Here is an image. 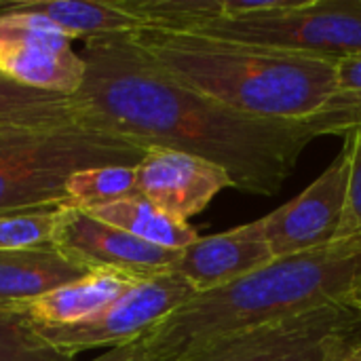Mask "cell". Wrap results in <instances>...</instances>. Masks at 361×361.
Returning a JSON list of instances; mask_svg holds the SVG:
<instances>
[{"label": "cell", "mask_w": 361, "mask_h": 361, "mask_svg": "<svg viewBox=\"0 0 361 361\" xmlns=\"http://www.w3.org/2000/svg\"><path fill=\"white\" fill-rule=\"evenodd\" d=\"M85 80L74 93L87 125L146 148H167L222 167L233 188L271 197L319 137L309 121L258 118L178 82L129 38L85 42Z\"/></svg>", "instance_id": "6da1fadb"}, {"label": "cell", "mask_w": 361, "mask_h": 361, "mask_svg": "<svg viewBox=\"0 0 361 361\" xmlns=\"http://www.w3.org/2000/svg\"><path fill=\"white\" fill-rule=\"evenodd\" d=\"M361 279V241L281 258L231 286L195 294L137 341L161 361H186L243 332L345 305Z\"/></svg>", "instance_id": "7a4b0ae2"}, {"label": "cell", "mask_w": 361, "mask_h": 361, "mask_svg": "<svg viewBox=\"0 0 361 361\" xmlns=\"http://www.w3.org/2000/svg\"><path fill=\"white\" fill-rule=\"evenodd\" d=\"M129 38L178 82L250 116L307 121L336 93V59L157 27Z\"/></svg>", "instance_id": "3957f363"}, {"label": "cell", "mask_w": 361, "mask_h": 361, "mask_svg": "<svg viewBox=\"0 0 361 361\" xmlns=\"http://www.w3.org/2000/svg\"><path fill=\"white\" fill-rule=\"evenodd\" d=\"M150 148L112 131L68 127H0V216L66 205V182L102 165L137 167Z\"/></svg>", "instance_id": "277c9868"}, {"label": "cell", "mask_w": 361, "mask_h": 361, "mask_svg": "<svg viewBox=\"0 0 361 361\" xmlns=\"http://www.w3.org/2000/svg\"><path fill=\"white\" fill-rule=\"evenodd\" d=\"M188 34L338 61L361 53V0H288L277 11L216 21Z\"/></svg>", "instance_id": "5b68a950"}, {"label": "cell", "mask_w": 361, "mask_h": 361, "mask_svg": "<svg viewBox=\"0 0 361 361\" xmlns=\"http://www.w3.org/2000/svg\"><path fill=\"white\" fill-rule=\"evenodd\" d=\"M197 292L176 273H163L135 281L123 296L110 302L97 315L63 328H32L51 349L76 357L82 351L99 347H121L137 341L161 324L176 309L186 305Z\"/></svg>", "instance_id": "8992f818"}, {"label": "cell", "mask_w": 361, "mask_h": 361, "mask_svg": "<svg viewBox=\"0 0 361 361\" xmlns=\"http://www.w3.org/2000/svg\"><path fill=\"white\" fill-rule=\"evenodd\" d=\"M351 171V146L345 144L328 169L290 203L254 220L260 237L269 243L275 260L292 258L334 243L343 222Z\"/></svg>", "instance_id": "52a82bcc"}, {"label": "cell", "mask_w": 361, "mask_h": 361, "mask_svg": "<svg viewBox=\"0 0 361 361\" xmlns=\"http://www.w3.org/2000/svg\"><path fill=\"white\" fill-rule=\"evenodd\" d=\"M360 330L357 311L332 305L220 341L186 361H322L336 338Z\"/></svg>", "instance_id": "ba28073f"}, {"label": "cell", "mask_w": 361, "mask_h": 361, "mask_svg": "<svg viewBox=\"0 0 361 361\" xmlns=\"http://www.w3.org/2000/svg\"><path fill=\"white\" fill-rule=\"evenodd\" d=\"M0 74L23 87L74 95L85 80V59L55 23L15 13L0 17Z\"/></svg>", "instance_id": "9c48e42d"}, {"label": "cell", "mask_w": 361, "mask_h": 361, "mask_svg": "<svg viewBox=\"0 0 361 361\" xmlns=\"http://www.w3.org/2000/svg\"><path fill=\"white\" fill-rule=\"evenodd\" d=\"M53 245L74 264L93 273L110 271L148 279L176 269L180 252L163 250L76 207H63Z\"/></svg>", "instance_id": "30bf717a"}, {"label": "cell", "mask_w": 361, "mask_h": 361, "mask_svg": "<svg viewBox=\"0 0 361 361\" xmlns=\"http://www.w3.org/2000/svg\"><path fill=\"white\" fill-rule=\"evenodd\" d=\"M137 195L178 222L201 214L220 190L233 188L228 173L216 163L167 148H150L135 167Z\"/></svg>", "instance_id": "8fae6325"}, {"label": "cell", "mask_w": 361, "mask_h": 361, "mask_svg": "<svg viewBox=\"0 0 361 361\" xmlns=\"http://www.w3.org/2000/svg\"><path fill=\"white\" fill-rule=\"evenodd\" d=\"M275 262L269 243L260 237L254 222L235 226L226 233L199 237L180 252L176 273L197 292H212L231 286Z\"/></svg>", "instance_id": "7c38bea8"}, {"label": "cell", "mask_w": 361, "mask_h": 361, "mask_svg": "<svg viewBox=\"0 0 361 361\" xmlns=\"http://www.w3.org/2000/svg\"><path fill=\"white\" fill-rule=\"evenodd\" d=\"M135 281L140 279L110 271H93L82 279L55 288L53 292L30 302L15 305L4 313L23 319L30 328L74 326L104 311L110 302L123 296Z\"/></svg>", "instance_id": "4fadbf2b"}, {"label": "cell", "mask_w": 361, "mask_h": 361, "mask_svg": "<svg viewBox=\"0 0 361 361\" xmlns=\"http://www.w3.org/2000/svg\"><path fill=\"white\" fill-rule=\"evenodd\" d=\"M15 13L40 15L72 40L82 38L85 42L144 27L116 0H0V17Z\"/></svg>", "instance_id": "5bb4252c"}, {"label": "cell", "mask_w": 361, "mask_h": 361, "mask_svg": "<svg viewBox=\"0 0 361 361\" xmlns=\"http://www.w3.org/2000/svg\"><path fill=\"white\" fill-rule=\"evenodd\" d=\"M85 275L89 271L68 260L55 245L0 252V311L40 298Z\"/></svg>", "instance_id": "9a60e30c"}, {"label": "cell", "mask_w": 361, "mask_h": 361, "mask_svg": "<svg viewBox=\"0 0 361 361\" xmlns=\"http://www.w3.org/2000/svg\"><path fill=\"white\" fill-rule=\"evenodd\" d=\"M144 27L195 32L216 21H235L271 13L288 0H116Z\"/></svg>", "instance_id": "2e32d148"}, {"label": "cell", "mask_w": 361, "mask_h": 361, "mask_svg": "<svg viewBox=\"0 0 361 361\" xmlns=\"http://www.w3.org/2000/svg\"><path fill=\"white\" fill-rule=\"evenodd\" d=\"M68 125H87L85 112L74 95L23 87L0 74V127Z\"/></svg>", "instance_id": "e0dca14e"}, {"label": "cell", "mask_w": 361, "mask_h": 361, "mask_svg": "<svg viewBox=\"0 0 361 361\" xmlns=\"http://www.w3.org/2000/svg\"><path fill=\"white\" fill-rule=\"evenodd\" d=\"M89 214L163 250L182 252L199 239V233L190 224L173 220L142 195L127 197Z\"/></svg>", "instance_id": "ac0fdd59"}, {"label": "cell", "mask_w": 361, "mask_h": 361, "mask_svg": "<svg viewBox=\"0 0 361 361\" xmlns=\"http://www.w3.org/2000/svg\"><path fill=\"white\" fill-rule=\"evenodd\" d=\"M137 195L135 167L102 165L76 171L66 182V207L95 212Z\"/></svg>", "instance_id": "d6986e66"}, {"label": "cell", "mask_w": 361, "mask_h": 361, "mask_svg": "<svg viewBox=\"0 0 361 361\" xmlns=\"http://www.w3.org/2000/svg\"><path fill=\"white\" fill-rule=\"evenodd\" d=\"M66 205H40L0 216V252L53 245L61 209Z\"/></svg>", "instance_id": "ffe728a7"}, {"label": "cell", "mask_w": 361, "mask_h": 361, "mask_svg": "<svg viewBox=\"0 0 361 361\" xmlns=\"http://www.w3.org/2000/svg\"><path fill=\"white\" fill-rule=\"evenodd\" d=\"M0 361H74L51 349L23 319L0 311Z\"/></svg>", "instance_id": "44dd1931"}, {"label": "cell", "mask_w": 361, "mask_h": 361, "mask_svg": "<svg viewBox=\"0 0 361 361\" xmlns=\"http://www.w3.org/2000/svg\"><path fill=\"white\" fill-rule=\"evenodd\" d=\"M345 137L349 140L351 146V171H349L345 214L334 243L361 241V127L349 131Z\"/></svg>", "instance_id": "7402d4cb"}, {"label": "cell", "mask_w": 361, "mask_h": 361, "mask_svg": "<svg viewBox=\"0 0 361 361\" xmlns=\"http://www.w3.org/2000/svg\"><path fill=\"white\" fill-rule=\"evenodd\" d=\"M336 91L361 93V53L347 55L336 61Z\"/></svg>", "instance_id": "603a6c76"}, {"label": "cell", "mask_w": 361, "mask_h": 361, "mask_svg": "<svg viewBox=\"0 0 361 361\" xmlns=\"http://www.w3.org/2000/svg\"><path fill=\"white\" fill-rule=\"evenodd\" d=\"M322 361H361V336L360 334H345L336 338Z\"/></svg>", "instance_id": "cb8c5ba5"}, {"label": "cell", "mask_w": 361, "mask_h": 361, "mask_svg": "<svg viewBox=\"0 0 361 361\" xmlns=\"http://www.w3.org/2000/svg\"><path fill=\"white\" fill-rule=\"evenodd\" d=\"M91 361H161L157 360L154 355H150L146 351V347L140 343V341H133V343H127V345H121V347H114V349H108L106 353L93 357Z\"/></svg>", "instance_id": "d4e9b609"}, {"label": "cell", "mask_w": 361, "mask_h": 361, "mask_svg": "<svg viewBox=\"0 0 361 361\" xmlns=\"http://www.w3.org/2000/svg\"><path fill=\"white\" fill-rule=\"evenodd\" d=\"M345 307H349V309L357 311V313L361 315V279L357 281V286L353 288V292L349 294V298L345 300Z\"/></svg>", "instance_id": "484cf974"}, {"label": "cell", "mask_w": 361, "mask_h": 361, "mask_svg": "<svg viewBox=\"0 0 361 361\" xmlns=\"http://www.w3.org/2000/svg\"><path fill=\"white\" fill-rule=\"evenodd\" d=\"M357 129H360V127H357Z\"/></svg>", "instance_id": "4316f807"}]
</instances>
